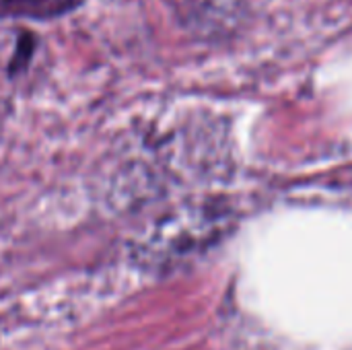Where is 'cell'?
<instances>
[{"mask_svg":"<svg viewBox=\"0 0 352 350\" xmlns=\"http://www.w3.org/2000/svg\"><path fill=\"white\" fill-rule=\"evenodd\" d=\"M66 2L72 0H2L4 6H10L16 12H58L66 8Z\"/></svg>","mask_w":352,"mask_h":350,"instance_id":"obj_1","label":"cell"}]
</instances>
